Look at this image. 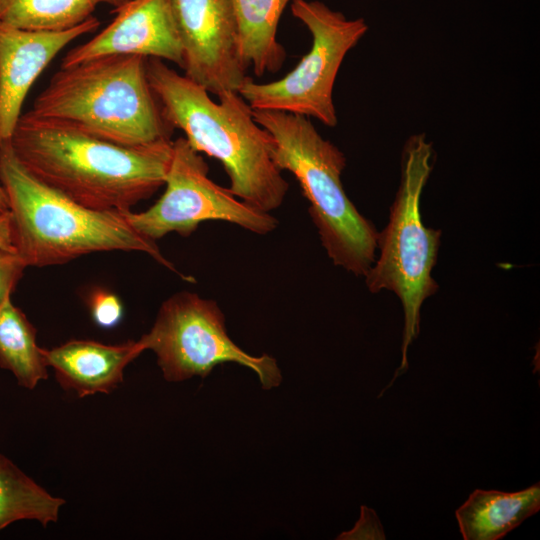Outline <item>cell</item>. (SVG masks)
<instances>
[{
  "label": "cell",
  "instance_id": "cell-1",
  "mask_svg": "<svg viewBox=\"0 0 540 540\" xmlns=\"http://www.w3.org/2000/svg\"><path fill=\"white\" fill-rule=\"evenodd\" d=\"M9 143L33 177L99 211H130L151 197L165 184L172 158V140L123 146L29 111L20 116Z\"/></svg>",
  "mask_w": 540,
  "mask_h": 540
},
{
  "label": "cell",
  "instance_id": "cell-2",
  "mask_svg": "<svg viewBox=\"0 0 540 540\" xmlns=\"http://www.w3.org/2000/svg\"><path fill=\"white\" fill-rule=\"evenodd\" d=\"M146 72L166 123L182 130L195 151L220 161L229 191L261 211L279 208L289 185L272 159L270 134L243 97L227 91L215 102L204 87L159 58L146 59Z\"/></svg>",
  "mask_w": 540,
  "mask_h": 540
},
{
  "label": "cell",
  "instance_id": "cell-3",
  "mask_svg": "<svg viewBox=\"0 0 540 540\" xmlns=\"http://www.w3.org/2000/svg\"><path fill=\"white\" fill-rule=\"evenodd\" d=\"M0 183L8 197L13 246L27 267L64 264L95 252L138 251L185 278L123 212L86 208L46 186L21 165L9 142L0 149Z\"/></svg>",
  "mask_w": 540,
  "mask_h": 540
},
{
  "label": "cell",
  "instance_id": "cell-4",
  "mask_svg": "<svg viewBox=\"0 0 540 540\" xmlns=\"http://www.w3.org/2000/svg\"><path fill=\"white\" fill-rule=\"evenodd\" d=\"M146 59L112 55L60 67L29 112L123 146L169 141L173 129L149 85Z\"/></svg>",
  "mask_w": 540,
  "mask_h": 540
},
{
  "label": "cell",
  "instance_id": "cell-5",
  "mask_svg": "<svg viewBox=\"0 0 540 540\" xmlns=\"http://www.w3.org/2000/svg\"><path fill=\"white\" fill-rule=\"evenodd\" d=\"M252 115L271 136V155L276 166L297 179L328 257L334 265L365 276L375 261L379 232L344 190L343 152L324 139L308 117L255 109Z\"/></svg>",
  "mask_w": 540,
  "mask_h": 540
},
{
  "label": "cell",
  "instance_id": "cell-6",
  "mask_svg": "<svg viewBox=\"0 0 540 540\" xmlns=\"http://www.w3.org/2000/svg\"><path fill=\"white\" fill-rule=\"evenodd\" d=\"M433 148L425 134L412 135L401 155V176L398 191L390 208L389 221L378 233L380 255L365 274L371 293L394 292L404 311L401 363L389 384L408 369V348L420 331V310L423 302L434 295L439 286L432 277L441 240V230L424 225L420 200L433 169Z\"/></svg>",
  "mask_w": 540,
  "mask_h": 540
},
{
  "label": "cell",
  "instance_id": "cell-7",
  "mask_svg": "<svg viewBox=\"0 0 540 540\" xmlns=\"http://www.w3.org/2000/svg\"><path fill=\"white\" fill-rule=\"evenodd\" d=\"M292 15L312 36V46L283 78L256 83L249 78L238 93L255 110L283 111L338 123L333 88L347 53L368 30L363 18L348 19L320 1L291 0Z\"/></svg>",
  "mask_w": 540,
  "mask_h": 540
},
{
  "label": "cell",
  "instance_id": "cell-8",
  "mask_svg": "<svg viewBox=\"0 0 540 540\" xmlns=\"http://www.w3.org/2000/svg\"><path fill=\"white\" fill-rule=\"evenodd\" d=\"M138 342L143 351L155 353L169 382L205 378L215 366L226 362L253 370L266 390L279 386L282 380L273 357L253 356L242 350L229 337L225 316L216 301L193 292H178L165 300L151 330Z\"/></svg>",
  "mask_w": 540,
  "mask_h": 540
},
{
  "label": "cell",
  "instance_id": "cell-9",
  "mask_svg": "<svg viewBox=\"0 0 540 540\" xmlns=\"http://www.w3.org/2000/svg\"><path fill=\"white\" fill-rule=\"evenodd\" d=\"M209 167L185 137L172 141V158L165 178V191L149 209L123 214L141 235L153 241L176 232L190 236L206 221H224L250 232L265 235L278 220L270 212L256 209L213 182Z\"/></svg>",
  "mask_w": 540,
  "mask_h": 540
},
{
  "label": "cell",
  "instance_id": "cell-10",
  "mask_svg": "<svg viewBox=\"0 0 540 540\" xmlns=\"http://www.w3.org/2000/svg\"><path fill=\"white\" fill-rule=\"evenodd\" d=\"M185 76L216 96L238 89L246 75L231 0H170Z\"/></svg>",
  "mask_w": 540,
  "mask_h": 540
},
{
  "label": "cell",
  "instance_id": "cell-11",
  "mask_svg": "<svg viewBox=\"0 0 540 540\" xmlns=\"http://www.w3.org/2000/svg\"><path fill=\"white\" fill-rule=\"evenodd\" d=\"M114 20L89 41L70 49L60 67L112 55L168 60L183 69V51L170 0H130L113 10Z\"/></svg>",
  "mask_w": 540,
  "mask_h": 540
},
{
  "label": "cell",
  "instance_id": "cell-12",
  "mask_svg": "<svg viewBox=\"0 0 540 540\" xmlns=\"http://www.w3.org/2000/svg\"><path fill=\"white\" fill-rule=\"evenodd\" d=\"M92 16L61 31H32L0 23V149L10 141L27 93L52 59L70 42L95 31Z\"/></svg>",
  "mask_w": 540,
  "mask_h": 540
},
{
  "label": "cell",
  "instance_id": "cell-13",
  "mask_svg": "<svg viewBox=\"0 0 540 540\" xmlns=\"http://www.w3.org/2000/svg\"><path fill=\"white\" fill-rule=\"evenodd\" d=\"M143 351L138 341L110 345L94 340H70L42 353L60 386L79 397L111 393L123 382L126 366Z\"/></svg>",
  "mask_w": 540,
  "mask_h": 540
},
{
  "label": "cell",
  "instance_id": "cell-14",
  "mask_svg": "<svg viewBox=\"0 0 540 540\" xmlns=\"http://www.w3.org/2000/svg\"><path fill=\"white\" fill-rule=\"evenodd\" d=\"M540 509V483L517 492L474 490L455 516L464 540H498Z\"/></svg>",
  "mask_w": 540,
  "mask_h": 540
},
{
  "label": "cell",
  "instance_id": "cell-15",
  "mask_svg": "<svg viewBox=\"0 0 540 540\" xmlns=\"http://www.w3.org/2000/svg\"><path fill=\"white\" fill-rule=\"evenodd\" d=\"M239 37L241 58L257 76L275 73L286 58L277 40L281 15L291 0H231Z\"/></svg>",
  "mask_w": 540,
  "mask_h": 540
},
{
  "label": "cell",
  "instance_id": "cell-16",
  "mask_svg": "<svg viewBox=\"0 0 540 540\" xmlns=\"http://www.w3.org/2000/svg\"><path fill=\"white\" fill-rule=\"evenodd\" d=\"M0 368L10 371L18 385L30 390L48 377L36 329L11 300L0 309Z\"/></svg>",
  "mask_w": 540,
  "mask_h": 540
},
{
  "label": "cell",
  "instance_id": "cell-17",
  "mask_svg": "<svg viewBox=\"0 0 540 540\" xmlns=\"http://www.w3.org/2000/svg\"><path fill=\"white\" fill-rule=\"evenodd\" d=\"M64 504L0 454V531L21 520L47 526L58 520Z\"/></svg>",
  "mask_w": 540,
  "mask_h": 540
},
{
  "label": "cell",
  "instance_id": "cell-18",
  "mask_svg": "<svg viewBox=\"0 0 540 540\" xmlns=\"http://www.w3.org/2000/svg\"><path fill=\"white\" fill-rule=\"evenodd\" d=\"M97 0H0V23L24 30L61 31L88 18Z\"/></svg>",
  "mask_w": 540,
  "mask_h": 540
},
{
  "label": "cell",
  "instance_id": "cell-19",
  "mask_svg": "<svg viewBox=\"0 0 540 540\" xmlns=\"http://www.w3.org/2000/svg\"><path fill=\"white\" fill-rule=\"evenodd\" d=\"M89 307L92 319L101 328H113L122 320L123 306L113 293L97 291L90 297Z\"/></svg>",
  "mask_w": 540,
  "mask_h": 540
},
{
  "label": "cell",
  "instance_id": "cell-20",
  "mask_svg": "<svg viewBox=\"0 0 540 540\" xmlns=\"http://www.w3.org/2000/svg\"><path fill=\"white\" fill-rule=\"evenodd\" d=\"M26 267L16 252L0 250V309L11 300Z\"/></svg>",
  "mask_w": 540,
  "mask_h": 540
},
{
  "label": "cell",
  "instance_id": "cell-21",
  "mask_svg": "<svg viewBox=\"0 0 540 540\" xmlns=\"http://www.w3.org/2000/svg\"><path fill=\"white\" fill-rule=\"evenodd\" d=\"M343 535H353V537L351 538L361 539L386 538L376 513L372 509L367 508L366 506H362L361 519L355 526L354 530Z\"/></svg>",
  "mask_w": 540,
  "mask_h": 540
},
{
  "label": "cell",
  "instance_id": "cell-22",
  "mask_svg": "<svg viewBox=\"0 0 540 540\" xmlns=\"http://www.w3.org/2000/svg\"><path fill=\"white\" fill-rule=\"evenodd\" d=\"M0 250L15 252L10 211L0 213Z\"/></svg>",
  "mask_w": 540,
  "mask_h": 540
},
{
  "label": "cell",
  "instance_id": "cell-23",
  "mask_svg": "<svg viewBox=\"0 0 540 540\" xmlns=\"http://www.w3.org/2000/svg\"><path fill=\"white\" fill-rule=\"evenodd\" d=\"M9 211V202L7 194L0 183V213Z\"/></svg>",
  "mask_w": 540,
  "mask_h": 540
},
{
  "label": "cell",
  "instance_id": "cell-24",
  "mask_svg": "<svg viewBox=\"0 0 540 540\" xmlns=\"http://www.w3.org/2000/svg\"><path fill=\"white\" fill-rule=\"evenodd\" d=\"M130 0H97L98 3H105L113 7V10H116L126 3H128Z\"/></svg>",
  "mask_w": 540,
  "mask_h": 540
}]
</instances>
